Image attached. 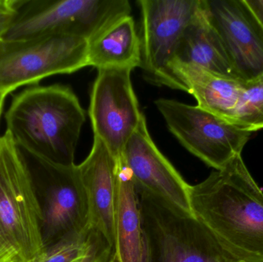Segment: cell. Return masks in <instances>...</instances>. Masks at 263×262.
<instances>
[{"instance_id": "6da1fadb", "label": "cell", "mask_w": 263, "mask_h": 262, "mask_svg": "<svg viewBox=\"0 0 263 262\" xmlns=\"http://www.w3.org/2000/svg\"><path fill=\"white\" fill-rule=\"evenodd\" d=\"M193 215L235 250L263 258V192L241 155L190 186Z\"/></svg>"}, {"instance_id": "7a4b0ae2", "label": "cell", "mask_w": 263, "mask_h": 262, "mask_svg": "<svg viewBox=\"0 0 263 262\" xmlns=\"http://www.w3.org/2000/svg\"><path fill=\"white\" fill-rule=\"evenodd\" d=\"M85 122L84 109L70 88L33 86L12 99L6 132L18 147L55 164L72 166Z\"/></svg>"}, {"instance_id": "3957f363", "label": "cell", "mask_w": 263, "mask_h": 262, "mask_svg": "<svg viewBox=\"0 0 263 262\" xmlns=\"http://www.w3.org/2000/svg\"><path fill=\"white\" fill-rule=\"evenodd\" d=\"M142 232L141 262H263L218 238L195 216L137 191Z\"/></svg>"}, {"instance_id": "277c9868", "label": "cell", "mask_w": 263, "mask_h": 262, "mask_svg": "<svg viewBox=\"0 0 263 262\" xmlns=\"http://www.w3.org/2000/svg\"><path fill=\"white\" fill-rule=\"evenodd\" d=\"M42 215L32 178L7 132L0 135V246L18 262L43 252Z\"/></svg>"}, {"instance_id": "5b68a950", "label": "cell", "mask_w": 263, "mask_h": 262, "mask_svg": "<svg viewBox=\"0 0 263 262\" xmlns=\"http://www.w3.org/2000/svg\"><path fill=\"white\" fill-rule=\"evenodd\" d=\"M131 12L128 0H17L16 13L2 40L69 35L89 42Z\"/></svg>"}, {"instance_id": "8992f818", "label": "cell", "mask_w": 263, "mask_h": 262, "mask_svg": "<svg viewBox=\"0 0 263 262\" xmlns=\"http://www.w3.org/2000/svg\"><path fill=\"white\" fill-rule=\"evenodd\" d=\"M18 149L40 205L44 249L90 230L87 198L78 166L55 164Z\"/></svg>"}, {"instance_id": "52a82bcc", "label": "cell", "mask_w": 263, "mask_h": 262, "mask_svg": "<svg viewBox=\"0 0 263 262\" xmlns=\"http://www.w3.org/2000/svg\"><path fill=\"white\" fill-rule=\"evenodd\" d=\"M88 43L85 38L69 35L0 40V92L8 95L46 77L86 67Z\"/></svg>"}, {"instance_id": "ba28073f", "label": "cell", "mask_w": 263, "mask_h": 262, "mask_svg": "<svg viewBox=\"0 0 263 262\" xmlns=\"http://www.w3.org/2000/svg\"><path fill=\"white\" fill-rule=\"evenodd\" d=\"M155 104L180 144L216 170L241 155L253 133L199 106L167 98Z\"/></svg>"}, {"instance_id": "9c48e42d", "label": "cell", "mask_w": 263, "mask_h": 262, "mask_svg": "<svg viewBox=\"0 0 263 262\" xmlns=\"http://www.w3.org/2000/svg\"><path fill=\"white\" fill-rule=\"evenodd\" d=\"M202 0H139L140 68L150 83L184 91L170 69L184 31Z\"/></svg>"}, {"instance_id": "30bf717a", "label": "cell", "mask_w": 263, "mask_h": 262, "mask_svg": "<svg viewBox=\"0 0 263 262\" xmlns=\"http://www.w3.org/2000/svg\"><path fill=\"white\" fill-rule=\"evenodd\" d=\"M127 69L98 70L90 94L89 115L94 137L100 138L114 158L139 127L144 115Z\"/></svg>"}, {"instance_id": "8fae6325", "label": "cell", "mask_w": 263, "mask_h": 262, "mask_svg": "<svg viewBox=\"0 0 263 262\" xmlns=\"http://www.w3.org/2000/svg\"><path fill=\"white\" fill-rule=\"evenodd\" d=\"M137 191L163 201L178 212L193 215L190 188L150 136L145 116L123 152Z\"/></svg>"}, {"instance_id": "7c38bea8", "label": "cell", "mask_w": 263, "mask_h": 262, "mask_svg": "<svg viewBox=\"0 0 263 262\" xmlns=\"http://www.w3.org/2000/svg\"><path fill=\"white\" fill-rule=\"evenodd\" d=\"M205 6L238 78L262 75L263 29L245 0H205Z\"/></svg>"}, {"instance_id": "4fadbf2b", "label": "cell", "mask_w": 263, "mask_h": 262, "mask_svg": "<svg viewBox=\"0 0 263 262\" xmlns=\"http://www.w3.org/2000/svg\"><path fill=\"white\" fill-rule=\"evenodd\" d=\"M78 169L87 198L89 228L115 252V158L100 138L93 137L90 153Z\"/></svg>"}, {"instance_id": "5bb4252c", "label": "cell", "mask_w": 263, "mask_h": 262, "mask_svg": "<svg viewBox=\"0 0 263 262\" xmlns=\"http://www.w3.org/2000/svg\"><path fill=\"white\" fill-rule=\"evenodd\" d=\"M170 69L199 107L236 124L242 82L173 59Z\"/></svg>"}, {"instance_id": "9a60e30c", "label": "cell", "mask_w": 263, "mask_h": 262, "mask_svg": "<svg viewBox=\"0 0 263 262\" xmlns=\"http://www.w3.org/2000/svg\"><path fill=\"white\" fill-rule=\"evenodd\" d=\"M173 59L239 80L222 39L209 18L205 0H202L200 8L185 28Z\"/></svg>"}, {"instance_id": "2e32d148", "label": "cell", "mask_w": 263, "mask_h": 262, "mask_svg": "<svg viewBox=\"0 0 263 262\" xmlns=\"http://www.w3.org/2000/svg\"><path fill=\"white\" fill-rule=\"evenodd\" d=\"M115 160V252L120 262H141L142 232L137 192L123 153Z\"/></svg>"}, {"instance_id": "e0dca14e", "label": "cell", "mask_w": 263, "mask_h": 262, "mask_svg": "<svg viewBox=\"0 0 263 262\" xmlns=\"http://www.w3.org/2000/svg\"><path fill=\"white\" fill-rule=\"evenodd\" d=\"M142 61L140 37L131 15L116 20L88 43L87 66L134 69Z\"/></svg>"}, {"instance_id": "ac0fdd59", "label": "cell", "mask_w": 263, "mask_h": 262, "mask_svg": "<svg viewBox=\"0 0 263 262\" xmlns=\"http://www.w3.org/2000/svg\"><path fill=\"white\" fill-rule=\"evenodd\" d=\"M103 248L110 249L95 231L90 229L45 248L29 262H83Z\"/></svg>"}, {"instance_id": "d6986e66", "label": "cell", "mask_w": 263, "mask_h": 262, "mask_svg": "<svg viewBox=\"0 0 263 262\" xmlns=\"http://www.w3.org/2000/svg\"><path fill=\"white\" fill-rule=\"evenodd\" d=\"M236 124L253 132L263 129V74L242 82Z\"/></svg>"}, {"instance_id": "ffe728a7", "label": "cell", "mask_w": 263, "mask_h": 262, "mask_svg": "<svg viewBox=\"0 0 263 262\" xmlns=\"http://www.w3.org/2000/svg\"><path fill=\"white\" fill-rule=\"evenodd\" d=\"M17 0H0V40L10 27L16 13Z\"/></svg>"}, {"instance_id": "44dd1931", "label": "cell", "mask_w": 263, "mask_h": 262, "mask_svg": "<svg viewBox=\"0 0 263 262\" xmlns=\"http://www.w3.org/2000/svg\"><path fill=\"white\" fill-rule=\"evenodd\" d=\"M263 29V0H245Z\"/></svg>"}, {"instance_id": "7402d4cb", "label": "cell", "mask_w": 263, "mask_h": 262, "mask_svg": "<svg viewBox=\"0 0 263 262\" xmlns=\"http://www.w3.org/2000/svg\"><path fill=\"white\" fill-rule=\"evenodd\" d=\"M114 253L109 248H103L83 262H107Z\"/></svg>"}, {"instance_id": "603a6c76", "label": "cell", "mask_w": 263, "mask_h": 262, "mask_svg": "<svg viewBox=\"0 0 263 262\" xmlns=\"http://www.w3.org/2000/svg\"><path fill=\"white\" fill-rule=\"evenodd\" d=\"M0 262H18L15 255L3 246H0Z\"/></svg>"}, {"instance_id": "cb8c5ba5", "label": "cell", "mask_w": 263, "mask_h": 262, "mask_svg": "<svg viewBox=\"0 0 263 262\" xmlns=\"http://www.w3.org/2000/svg\"><path fill=\"white\" fill-rule=\"evenodd\" d=\"M7 95L0 92V118H1L2 113H3V106H4L5 99Z\"/></svg>"}, {"instance_id": "d4e9b609", "label": "cell", "mask_w": 263, "mask_h": 262, "mask_svg": "<svg viewBox=\"0 0 263 262\" xmlns=\"http://www.w3.org/2000/svg\"><path fill=\"white\" fill-rule=\"evenodd\" d=\"M107 262H120V258H119L118 255L116 253V252H114V253L112 254L111 258H109V261Z\"/></svg>"}]
</instances>
